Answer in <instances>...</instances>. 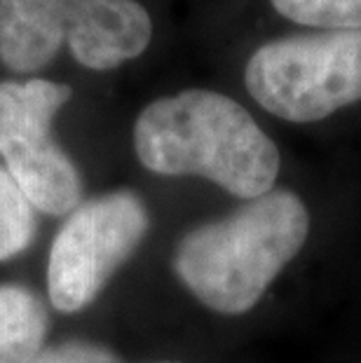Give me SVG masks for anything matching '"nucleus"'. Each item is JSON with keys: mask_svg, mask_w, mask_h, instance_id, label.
<instances>
[{"mask_svg": "<svg viewBox=\"0 0 361 363\" xmlns=\"http://www.w3.org/2000/svg\"><path fill=\"white\" fill-rule=\"evenodd\" d=\"M244 84L274 118L307 125L361 101V30H314L263 43Z\"/></svg>", "mask_w": 361, "mask_h": 363, "instance_id": "obj_4", "label": "nucleus"}, {"mask_svg": "<svg viewBox=\"0 0 361 363\" xmlns=\"http://www.w3.org/2000/svg\"><path fill=\"white\" fill-rule=\"evenodd\" d=\"M48 310L33 291L0 284V363H28L43 350Z\"/></svg>", "mask_w": 361, "mask_h": 363, "instance_id": "obj_7", "label": "nucleus"}, {"mask_svg": "<svg viewBox=\"0 0 361 363\" xmlns=\"http://www.w3.org/2000/svg\"><path fill=\"white\" fill-rule=\"evenodd\" d=\"M35 237V206L0 160V260L24 253Z\"/></svg>", "mask_w": 361, "mask_h": 363, "instance_id": "obj_8", "label": "nucleus"}, {"mask_svg": "<svg viewBox=\"0 0 361 363\" xmlns=\"http://www.w3.org/2000/svg\"><path fill=\"white\" fill-rule=\"evenodd\" d=\"M307 233L310 213L303 199L294 190L272 188L226 218L183 235L174 272L204 307L244 314L298 256Z\"/></svg>", "mask_w": 361, "mask_h": 363, "instance_id": "obj_2", "label": "nucleus"}, {"mask_svg": "<svg viewBox=\"0 0 361 363\" xmlns=\"http://www.w3.org/2000/svg\"><path fill=\"white\" fill-rule=\"evenodd\" d=\"M274 12L317 30H361V0H270Z\"/></svg>", "mask_w": 361, "mask_h": 363, "instance_id": "obj_9", "label": "nucleus"}, {"mask_svg": "<svg viewBox=\"0 0 361 363\" xmlns=\"http://www.w3.org/2000/svg\"><path fill=\"white\" fill-rule=\"evenodd\" d=\"M150 40L139 0H0V64L12 73H38L64 45L89 71H113Z\"/></svg>", "mask_w": 361, "mask_h": 363, "instance_id": "obj_3", "label": "nucleus"}, {"mask_svg": "<svg viewBox=\"0 0 361 363\" xmlns=\"http://www.w3.org/2000/svg\"><path fill=\"white\" fill-rule=\"evenodd\" d=\"M134 150L160 176H202L242 199L274 188L282 157L274 141L235 99L186 89L148 104L136 118Z\"/></svg>", "mask_w": 361, "mask_h": 363, "instance_id": "obj_1", "label": "nucleus"}, {"mask_svg": "<svg viewBox=\"0 0 361 363\" xmlns=\"http://www.w3.org/2000/svg\"><path fill=\"white\" fill-rule=\"evenodd\" d=\"M71 96L68 84L43 78L0 82V160L30 204L50 216L75 211L82 195L78 169L52 136Z\"/></svg>", "mask_w": 361, "mask_h": 363, "instance_id": "obj_6", "label": "nucleus"}, {"mask_svg": "<svg viewBox=\"0 0 361 363\" xmlns=\"http://www.w3.org/2000/svg\"><path fill=\"white\" fill-rule=\"evenodd\" d=\"M160 363H176V361H160Z\"/></svg>", "mask_w": 361, "mask_h": 363, "instance_id": "obj_11", "label": "nucleus"}, {"mask_svg": "<svg viewBox=\"0 0 361 363\" xmlns=\"http://www.w3.org/2000/svg\"><path fill=\"white\" fill-rule=\"evenodd\" d=\"M150 216L132 190H115L78 204L52 242L48 291L59 312L73 314L94 303L120 265L148 235Z\"/></svg>", "mask_w": 361, "mask_h": 363, "instance_id": "obj_5", "label": "nucleus"}, {"mask_svg": "<svg viewBox=\"0 0 361 363\" xmlns=\"http://www.w3.org/2000/svg\"><path fill=\"white\" fill-rule=\"evenodd\" d=\"M28 363H122V359L104 345L75 340V342L43 347L40 354Z\"/></svg>", "mask_w": 361, "mask_h": 363, "instance_id": "obj_10", "label": "nucleus"}]
</instances>
